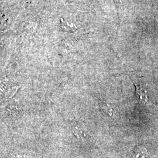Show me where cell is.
Returning <instances> with one entry per match:
<instances>
[{"label":"cell","instance_id":"obj_3","mask_svg":"<svg viewBox=\"0 0 158 158\" xmlns=\"http://www.w3.org/2000/svg\"><path fill=\"white\" fill-rule=\"evenodd\" d=\"M100 107H102V109L104 110V111L105 113H107L108 115L111 116L112 115V108L110 107L107 103H106L105 102L101 101L100 102Z\"/></svg>","mask_w":158,"mask_h":158},{"label":"cell","instance_id":"obj_2","mask_svg":"<svg viewBox=\"0 0 158 158\" xmlns=\"http://www.w3.org/2000/svg\"><path fill=\"white\" fill-rule=\"evenodd\" d=\"M60 28L62 29L63 31L70 33H74L78 29L74 25L70 26L69 24L66 23L63 19H60Z\"/></svg>","mask_w":158,"mask_h":158},{"label":"cell","instance_id":"obj_1","mask_svg":"<svg viewBox=\"0 0 158 158\" xmlns=\"http://www.w3.org/2000/svg\"><path fill=\"white\" fill-rule=\"evenodd\" d=\"M134 85H135L136 96L138 102L143 106L151 105L152 103L149 99L147 90L141 85L136 84L135 83H134Z\"/></svg>","mask_w":158,"mask_h":158},{"label":"cell","instance_id":"obj_4","mask_svg":"<svg viewBox=\"0 0 158 158\" xmlns=\"http://www.w3.org/2000/svg\"><path fill=\"white\" fill-rule=\"evenodd\" d=\"M146 155V150L143 148L141 150H138L134 155L132 158H144Z\"/></svg>","mask_w":158,"mask_h":158}]
</instances>
